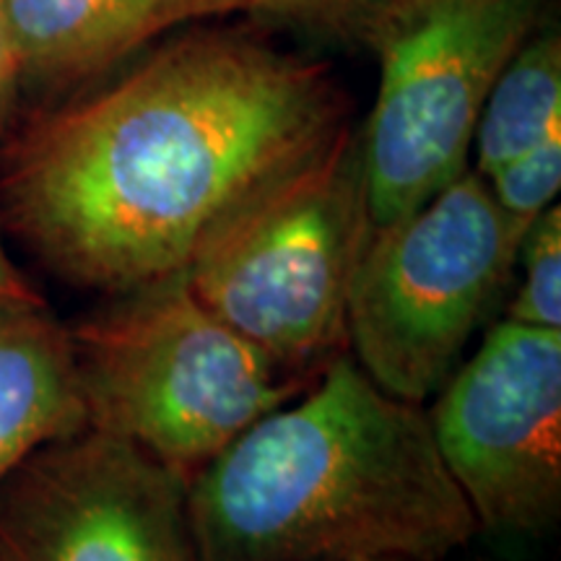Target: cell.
<instances>
[{
    "label": "cell",
    "instance_id": "6da1fadb",
    "mask_svg": "<svg viewBox=\"0 0 561 561\" xmlns=\"http://www.w3.org/2000/svg\"><path fill=\"white\" fill-rule=\"evenodd\" d=\"M343 125L346 91L328 66L240 30H201L34 121L5 153L0 201L47 268L123 294L185 271Z\"/></svg>",
    "mask_w": 561,
    "mask_h": 561
},
{
    "label": "cell",
    "instance_id": "7a4b0ae2",
    "mask_svg": "<svg viewBox=\"0 0 561 561\" xmlns=\"http://www.w3.org/2000/svg\"><path fill=\"white\" fill-rule=\"evenodd\" d=\"M198 561H442L479 530L421 403L348 351L187 489Z\"/></svg>",
    "mask_w": 561,
    "mask_h": 561
},
{
    "label": "cell",
    "instance_id": "3957f363",
    "mask_svg": "<svg viewBox=\"0 0 561 561\" xmlns=\"http://www.w3.org/2000/svg\"><path fill=\"white\" fill-rule=\"evenodd\" d=\"M117 297L70 331L89 426L133 442L187 483L320 377L278 367L195 297L185 271Z\"/></svg>",
    "mask_w": 561,
    "mask_h": 561
},
{
    "label": "cell",
    "instance_id": "277c9868",
    "mask_svg": "<svg viewBox=\"0 0 561 561\" xmlns=\"http://www.w3.org/2000/svg\"><path fill=\"white\" fill-rule=\"evenodd\" d=\"M371 231L362 136L348 123L231 214L185 276L216 318L278 367L318 377L348 351V294Z\"/></svg>",
    "mask_w": 561,
    "mask_h": 561
},
{
    "label": "cell",
    "instance_id": "5b68a950",
    "mask_svg": "<svg viewBox=\"0 0 561 561\" xmlns=\"http://www.w3.org/2000/svg\"><path fill=\"white\" fill-rule=\"evenodd\" d=\"M528 227L476 170L375 227L348 294V354L385 392L424 405L507 291Z\"/></svg>",
    "mask_w": 561,
    "mask_h": 561
},
{
    "label": "cell",
    "instance_id": "8992f818",
    "mask_svg": "<svg viewBox=\"0 0 561 561\" xmlns=\"http://www.w3.org/2000/svg\"><path fill=\"white\" fill-rule=\"evenodd\" d=\"M541 0H409L371 50L380 87L359 130L369 216L385 227L468 170L496 76L536 30Z\"/></svg>",
    "mask_w": 561,
    "mask_h": 561
},
{
    "label": "cell",
    "instance_id": "52a82bcc",
    "mask_svg": "<svg viewBox=\"0 0 561 561\" xmlns=\"http://www.w3.org/2000/svg\"><path fill=\"white\" fill-rule=\"evenodd\" d=\"M479 528L538 538L561 517V331L502 320L426 411Z\"/></svg>",
    "mask_w": 561,
    "mask_h": 561
},
{
    "label": "cell",
    "instance_id": "ba28073f",
    "mask_svg": "<svg viewBox=\"0 0 561 561\" xmlns=\"http://www.w3.org/2000/svg\"><path fill=\"white\" fill-rule=\"evenodd\" d=\"M187 489L133 442L83 426L0 479V561H198Z\"/></svg>",
    "mask_w": 561,
    "mask_h": 561
},
{
    "label": "cell",
    "instance_id": "9c48e42d",
    "mask_svg": "<svg viewBox=\"0 0 561 561\" xmlns=\"http://www.w3.org/2000/svg\"><path fill=\"white\" fill-rule=\"evenodd\" d=\"M26 81L104 73L146 42L195 21L248 11V0H5Z\"/></svg>",
    "mask_w": 561,
    "mask_h": 561
},
{
    "label": "cell",
    "instance_id": "30bf717a",
    "mask_svg": "<svg viewBox=\"0 0 561 561\" xmlns=\"http://www.w3.org/2000/svg\"><path fill=\"white\" fill-rule=\"evenodd\" d=\"M89 426L73 339L45 301H0V479Z\"/></svg>",
    "mask_w": 561,
    "mask_h": 561
},
{
    "label": "cell",
    "instance_id": "8fae6325",
    "mask_svg": "<svg viewBox=\"0 0 561 561\" xmlns=\"http://www.w3.org/2000/svg\"><path fill=\"white\" fill-rule=\"evenodd\" d=\"M561 130V39L530 34L491 87L476 125V172L489 178L510 159Z\"/></svg>",
    "mask_w": 561,
    "mask_h": 561
},
{
    "label": "cell",
    "instance_id": "7c38bea8",
    "mask_svg": "<svg viewBox=\"0 0 561 561\" xmlns=\"http://www.w3.org/2000/svg\"><path fill=\"white\" fill-rule=\"evenodd\" d=\"M523 280L507 305L510 322L561 331V208L549 206L525 229L517 252Z\"/></svg>",
    "mask_w": 561,
    "mask_h": 561
},
{
    "label": "cell",
    "instance_id": "4fadbf2b",
    "mask_svg": "<svg viewBox=\"0 0 561 561\" xmlns=\"http://www.w3.org/2000/svg\"><path fill=\"white\" fill-rule=\"evenodd\" d=\"M409 0H248L250 13L276 19L294 30L375 47Z\"/></svg>",
    "mask_w": 561,
    "mask_h": 561
},
{
    "label": "cell",
    "instance_id": "5bb4252c",
    "mask_svg": "<svg viewBox=\"0 0 561 561\" xmlns=\"http://www.w3.org/2000/svg\"><path fill=\"white\" fill-rule=\"evenodd\" d=\"M486 180L489 191L510 216L533 221L553 206L561 187V130L553 133L536 149L510 159Z\"/></svg>",
    "mask_w": 561,
    "mask_h": 561
},
{
    "label": "cell",
    "instance_id": "9a60e30c",
    "mask_svg": "<svg viewBox=\"0 0 561 561\" xmlns=\"http://www.w3.org/2000/svg\"><path fill=\"white\" fill-rule=\"evenodd\" d=\"M21 87H24V73H21L16 39L11 32L9 5L0 0V130L9 125L16 110Z\"/></svg>",
    "mask_w": 561,
    "mask_h": 561
},
{
    "label": "cell",
    "instance_id": "2e32d148",
    "mask_svg": "<svg viewBox=\"0 0 561 561\" xmlns=\"http://www.w3.org/2000/svg\"><path fill=\"white\" fill-rule=\"evenodd\" d=\"M0 301H45L32 289L30 280L24 278L0 242Z\"/></svg>",
    "mask_w": 561,
    "mask_h": 561
},
{
    "label": "cell",
    "instance_id": "e0dca14e",
    "mask_svg": "<svg viewBox=\"0 0 561 561\" xmlns=\"http://www.w3.org/2000/svg\"><path fill=\"white\" fill-rule=\"evenodd\" d=\"M356 561H409V559H356Z\"/></svg>",
    "mask_w": 561,
    "mask_h": 561
}]
</instances>
